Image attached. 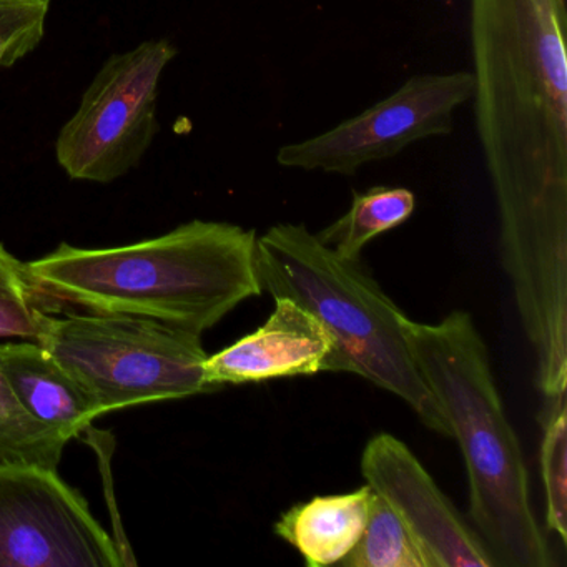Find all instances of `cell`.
Masks as SVG:
<instances>
[{"label":"cell","mask_w":567,"mask_h":567,"mask_svg":"<svg viewBox=\"0 0 567 567\" xmlns=\"http://www.w3.org/2000/svg\"><path fill=\"white\" fill-rule=\"evenodd\" d=\"M567 0H470L474 115L534 363L567 357Z\"/></svg>","instance_id":"1"},{"label":"cell","mask_w":567,"mask_h":567,"mask_svg":"<svg viewBox=\"0 0 567 567\" xmlns=\"http://www.w3.org/2000/svg\"><path fill=\"white\" fill-rule=\"evenodd\" d=\"M25 271L49 313L72 305L152 318L200 337L261 293L257 234L227 221H188L124 247L62 244Z\"/></svg>","instance_id":"2"},{"label":"cell","mask_w":567,"mask_h":567,"mask_svg":"<svg viewBox=\"0 0 567 567\" xmlns=\"http://www.w3.org/2000/svg\"><path fill=\"white\" fill-rule=\"evenodd\" d=\"M406 334L417 370L460 444L470 483V524L493 566L553 567V549L534 514L519 437L473 317L457 310L436 324L410 320Z\"/></svg>","instance_id":"3"},{"label":"cell","mask_w":567,"mask_h":567,"mask_svg":"<svg viewBox=\"0 0 567 567\" xmlns=\"http://www.w3.org/2000/svg\"><path fill=\"white\" fill-rule=\"evenodd\" d=\"M261 291L288 298L321 321L334 341L331 371L353 373L403 400L434 433L450 424L411 353L410 318L360 260H348L303 224H277L257 237Z\"/></svg>","instance_id":"4"},{"label":"cell","mask_w":567,"mask_h":567,"mask_svg":"<svg viewBox=\"0 0 567 567\" xmlns=\"http://www.w3.org/2000/svg\"><path fill=\"white\" fill-rule=\"evenodd\" d=\"M39 343L74 378L99 416L215 391L200 334L135 315L45 317Z\"/></svg>","instance_id":"5"},{"label":"cell","mask_w":567,"mask_h":567,"mask_svg":"<svg viewBox=\"0 0 567 567\" xmlns=\"http://www.w3.org/2000/svg\"><path fill=\"white\" fill-rule=\"evenodd\" d=\"M175 55L177 48L161 39L105 62L55 142L69 177L111 184L141 164L161 128L158 82Z\"/></svg>","instance_id":"6"},{"label":"cell","mask_w":567,"mask_h":567,"mask_svg":"<svg viewBox=\"0 0 567 567\" xmlns=\"http://www.w3.org/2000/svg\"><path fill=\"white\" fill-rule=\"evenodd\" d=\"M471 72L414 75L357 117L324 134L284 145L281 167L353 177L363 165L386 161L408 145L453 132V115L473 97Z\"/></svg>","instance_id":"7"},{"label":"cell","mask_w":567,"mask_h":567,"mask_svg":"<svg viewBox=\"0 0 567 567\" xmlns=\"http://www.w3.org/2000/svg\"><path fill=\"white\" fill-rule=\"evenodd\" d=\"M121 547L87 501L35 466H0V567H121Z\"/></svg>","instance_id":"8"},{"label":"cell","mask_w":567,"mask_h":567,"mask_svg":"<svg viewBox=\"0 0 567 567\" xmlns=\"http://www.w3.org/2000/svg\"><path fill=\"white\" fill-rule=\"evenodd\" d=\"M361 474L406 524L427 566L494 567L476 530L400 437H371L361 456Z\"/></svg>","instance_id":"9"},{"label":"cell","mask_w":567,"mask_h":567,"mask_svg":"<svg viewBox=\"0 0 567 567\" xmlns=\"http://www.w3.org/2000/svg\"><path fill=\"white\" fill-rule=\"evenodd\" d=\"M334 341L317 317L288 298H275V310L254 333L205 361L208 383H264L277 378L331 371Z\"/></svg>","instance_id":"10"},{"label":"cell","mask_w":567,"mask_h":567,"mask_svg":"<svg viewBox=\"0 0 567 567\" xmlns=\"http://www.w3.org/2000/svg\"><path fill=\"white\" fill-rule=\"evenodd\" d=\"M0 371L25 411L68 443L99 417L84 390L38 340L0 343Z\"/></svg>","instance_id":"11"},{"label":"cell","mask_w":567,"mask_h":567,"mask_svg":"<svg viewBox=\"0 0 567 567\" xmlns=\"http://www.w3.org/2000/svg\"><path fill=\"white\" fill-rule=\"evenodd\" d=\"M371 496L367 484L353 493L313 497L281 514L275 534L291 544L307 566L340 564L363 534Z\"/></svg>","instance_id":"12"},{"label":"cell","mask_w":567,"mask_h":567,"mask_svg":"<svg viewBox=\"0 0 567 567\" xmlns=\"http://www.w3.org/2000/svg\"><path fill=\"white\" fill-rule=\"evenodd\" d=\"M416 200L401 187H373L353 194L350 210L318 234L331 250L348 260H360L361 251L374 238L410 220Z\"/></svg>","instance_id":"13"},{"label":"cell","mask_w":567,"mask_h":567,"mask_svg":"<svg viewBox=\"0 0 567 567\" xmlns=\"http://www.w3.org/2000/svg\"><path fill=\"white\" fill-rule=\"evenodd\" d=\"M65 444L61 434L25 411L0 371V466L58 471Z\"/></svg>","instance_id":"14"},{"label":"cell","mask_w":567,"mask_h":567,"mask_svg":"<svg viewBox=\"0 0 567 567\" xmlns=\"http://www.w3.org/2000/svg\"><path fill=\"white\" fill-rule=\"evenodd\" d=\"M340 564L348 567H430L406 524L374 491L363 534Z\"/></svg>","instance_id":"15"},{"label":"cell","mask_w":567,"mask_h":567,"mask_svg":"<svg viewBox=\"0 0 567 567\" xmlns=\"http://www.w3.org/2000/svg\"><path fill=\"white\" fill-rule=\"evenodd\" d=\"M540 441V474L546 494L547 529L567 544V406L566 393L547 398Z\"/></svg>","instance_id":"16"},{"label":"cell","mask_w":567,"mask_h":567,"mask_svg":"<svg viewBox=\"0 0 567 567\" xmlns=\"http://www.w3.org/2000/svg\"><path fill=\"white\" fill-rule=\"evenodd\" d=\"M48 315L44 301L29 280L25 264L0 245V340H38Z\"/></svg>","instance_id":"17"},{"label":"cell","mask_w":567,"mask_h":567,"mask_svg":"<svg viewBox=\"0 0 567 567\" xmlns=\"http://www.w3.org/2000/svg\"><path fill=\"white\" fill-rule=\"evenodd\" d=\"M49 0H0V69L31 54L45 34Z\"/></svg>","instance_id":"18"}]
</instances>
